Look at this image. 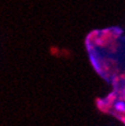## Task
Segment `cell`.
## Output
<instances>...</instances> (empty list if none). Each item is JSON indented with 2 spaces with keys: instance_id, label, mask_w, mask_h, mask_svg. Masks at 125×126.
Here are the masks:
<instances>
[{
  "instance_id": "obj_2",
  "label": "cell",
  "mask_w": 125,
  "mask_h": 126,
  "mask_svg": "<svg viewBox=\"0 0 125 126\" xmlns=\"http://www.w3.org/2000/svg\"><path fill=\"white\" fill-rule=\"evenodd\" d=\"M113 108L117 114L125 115V99H123V98L116 99L113 104Z\"/></svg>"
},
{
  "instance_id": "obj_1",
  "label": "cell",
  "mask_w": 125,
  "mask_h": 126,
  "mask_svg": "<svg viewBox=\"0 0 125 126\" xmlns=\"http://www.w3.org/2000/svg\"><path fill=\"white\" fill-rule=\"evenodd\" d=\"M117 91H113L110 92L108 96H106L103 99H98L97 100V106L100 110H107L109 109L110 107H113V104L116 99H117Z\"/></svg>"
}]
</instances>
